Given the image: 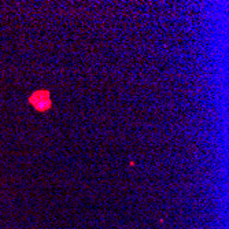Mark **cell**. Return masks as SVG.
I'll list each match as a JSON object with an SVG mask.
<instances>
[{"instance_id":"cell-1","label":"cell","mask_w":229,"mask_h":229,"mask_svg":"<svg viewBox=\"0 0 229 229\" xmlns=\"http://www.w3.org/2000/svg\"><path fill=\"white\" fill-rule=\"evenodd\" d=\"M29 103H30L32 107H34L37 111L44 112L47 110H50L51 106H52V102H51V96L48 91H37V92H33L29 98Z\"/></svg>"}]
</instances>
